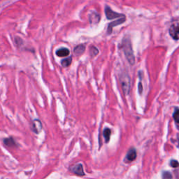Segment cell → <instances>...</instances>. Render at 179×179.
Here are the masks:
<instances>
[{
  "label": "cell",
  "mask_w": 179,
  "mask_h": 179,
  "mask_svg": "<svg viewBox=\"0 0 179 179\" xmlns=\"http://www.w3.org/2000/svg\"><path fill=\"white\" fill-rule=\"evenodd\" d=\"M121 47L123 49L124 55L131 65H134L135 63V57L133 53V50H132V46L131 43V41L129 38H124L122 40Z\"/></svg>",
  "instance_id": "cell-1"
},
{
  "label": "cell",
  "mask_w": 179,
  "mask_h": 179,
  "mask_svg": "<svg viewBox=\"0 0 179 179\" xmlns=\"http://www.w3.org/2000/svg\"><path fill=\"white\" fill-rule=\"evenodd\" d=\"M120 83H121L122 91L125 95L130 93V88H131V81H130V78L127 74H122L120 76Z\"/></svg>",
  "instance_id": "cell-2"
},
{
  "label": "cell",
  "mask_w": 179,
  "mask_h": 179,
  "mask_svg": "<svg viewBox=\"0 0 179 179\" xmlns=\"http://www.w3.org/2000/svg\"><path fill=\"white\" fill-rule=\"evenodd\" d=\"M105 14L108 20H113V19L118 18H121L124 16V15H123V14L118 13H116L115 11H113L109 7H108V6H106L105 7Z\"/></svg>",
  "instance_id": "cell-3"
},
{
  "label": "cell",
  "mask_w": 179,
  "mask_h": 179,
  "mask_svg": "<svg viewBox=\"0 0 179 179\" xmlns=\"http://www.w3.org/2000/svg\"><path fill=\"white\" fill-rule=\"evenodd\" d=\"M125 19H126L125 16H123V17L120 18L118 20H116V21L112 22V23L108 24V29H107V33L108 34V35L111 34L113 28L114 27H116V26L121 25V24H122L124 21H125Z\"/></svg>",
  "instance_id": "cell-4"
},
{
  "label": "cell",
  "mask_w": 179,
  "mask_h": 179,
  "mask_svg": "<svg viewBox=\"0 0 179 179\" xmlns=\"http://www.w3.org/2000/svg\"><path fill=\"white\" fill-rule=\"evenodd\" d=\"M169 35L175 40L179 39V25L177 24L172 25L169 28Z\"/></svg>",
  "instance_id": "cell-5"
},
{
  "label": "cell",
  "mask_w": 179,
  "mask_h": 179,
  "mask_svg": "<svg viewBox=\"0 0 179 179\" xmlns=\"http://www.w3.org/2000/svg\"><path fill=\"white\" fill-rule=\"evenodd\" d=\"M70 169H71V172H73L74 174L78 175V176H85V173H84L82 164H76V165L71 166V167L70 168Z\"/></svg>",
  "instance_id": "cell-6"
},
{
  "label": "cell",
  "mask_w": 179,
  "mask_h": 179,
  "mask_svg": "<svg viewBox=\"0 0 179 179\" xmlns=\"http://www.w3.org/2000/svg\"><path fill=\"white\" fill-rule=\"evenodd\" d=\"M32 130L35 132V134H39L41 132L42 130V124L41 122L39 120H35L33 122H32L31 125Z\"/></svg>",
  "instance_id": "cell-7"
},
{
  "label": "cell",
  "mask_w": 179,
  "mask_h": 179,
  "mask_svg": "<svg viewBox=\"0 0 179 179\" xmlns=\"http://www.w3.org/2000/svg\"><path fill=\"white\" fill-rule=\"evenodd\" d=\"M85 51V46L83 44H80V45L76 46L74 49V53L76 56H80L83 55L84 52Z\"/></svg>",
  "instance_id": "cell-8"
},
{
  "label": "cell",
  "mask_w": 179,
  "mask_h": 179,
  "mask_svg": "<svg viewBox=\"0 0 179 179\" xmlns=\"http://www.w3.org/2000/svg\"><path fill=\"white\" fill-rule=\"evenodd\" d=\"M69 50L67 48H61L56 51V55L58 57H67L69 55Z\"/></svg>",
  "instance_id": "cell-9"
},
{
  "label": "cell",
  "mask_w": 179,
  "mask_h": 179,
  "mask_svg": "<svg viewBox=\"0 0 179 179\" xmlns=\"http://www.w3.org/2000/svg\"><path fill=\"white\" fill-rule=\"evenodd\" d=\"M136 158V151L134 148H131L129 150L127 154L126 155V159L129 162H132L135 160Z\"/></svg>",
  "instance_id": "cell-10"
},
{
  "label": "cell",
  "mask_w": 179,
  "mask_h": 179,
  "mask_svg": "<svg viewBox=\"0 0 179 179\" xmlns=\"http://www.w3.org/2000/svg\"><path fill=\"white\" fill-rule=\"evenodd\" d=\"M4 144L8 147H15L18 146V144H16L15 139H13V138H7L4 140Z\"/></svg>",
  "instance_id": "cell-11"
},
{
  "label": "cell",
  "mask_w": 179,
  "mask_h": 179,
  "mask_svg": "<svg viewBox=\"0 0 179 179\" xmlns=\"http://www.w3.org/2000/svg\"><path fill=\"white\" fill-rule=\"evenodd\" d=\"M89 18H90V22L91 23H97L99 21L100 17L99 14L93 12L92 14H90Z\"/></svg>",
  "instance_id": "cell-12"
},
{
  "label": "cell",
  "mask_w": 179,
  "mask_h": 179,
  "mask_svg": "<svg viewBox=\"0 0 179 179\" xmlns=\"http://www.w3.org/2000/svg\"><path fill=\"white\" fill-rule=\"evenodd\" d=\"M110 134H111V131H110V130L109 128H106L105 130H104L103 135H104V138H105V141L106 143H108V141H109Z\"/></svg>",
  "instance_id": "cell-13"
},
{
  "label": "cell",
  "mask_w": 179,
  "mask_h": 179,
  "mask_svg": "<svg viewBox=\"0 0 179 179\" xmlns=\"http://www.w3.org/2000/svg\"><path fill=\"white\" fill-rule=\"evenodd\" d=\"M71 62H72V57H69L67 58H65V59H64L61 62L62 66L63 67H68L69 66H70V64H71Z\"/></svg>",
  "instance_id": "cell-14"
},
{
  "label": "cell",
  "mask_w": 179,
  "mask_h": 179,
  "mask_svg": "<svg viewBox=\"0 0 179 179\" xmlns=\"http://www.w3.org/2000/svg\"><path fill=\"white\" fill-rule=\"evenodd\" d=\"M90 53L92 57H94V56H96L98 53H99V51H98V49L96 47L92 46L90 49Z\"/></svg>",
  "instance_id": "cell-15"
},
{
  "label": "cell",
  "mask_w": 179,
  "mask_h": 179,
  "mask_svg": "<svg viewBox=\"0 0 179 179\" xmlns=\"http://www.w3.org/2000/svg\"><path fill=\"white\" fill-rule=\"evenodd\" d=\"M173 117H174L175 122L179 124V109H178V108H176V109L175 110V112L174 115H173Z\"/></svg>",
  "instance_id": "cell-16"
},
{
  "label": "cell",
  "mask_w": 179,
  "mask_h": 179,
  "mask_svg": "<svg viewBox=\"0 0 179 179\" xmlns=\"http://www.w3.org/2000/svg\"><path fill=\"white\" fill-rule=\"evenodd\" d=\"M162 178H172V175L169 172H164L162 174Z\"/></svg>",
  "instance_id": "cell-17"
},
{
  "label": "cell",
  "mask_w": 179,
  "mask_h": 179,
  "mask_svg": "<svg viewBox=\"0 0 179 179\" xmlns=\"http://www.w3.org/2000/svg\"><path fill=\"white\" fill-rule=\"evenodd\" d=\"M170 165L174 168H177L179 166V163L178 162V161L176 160H172L170 162Z\"/></svg>",
  "instance_id": "cell-18"
},
{
  "label": "cell",
  "mask_w": 179,
  "mask_h": 179,
  "mask_svg": "<svg viewBox=\"0 0 179 179\" xmlns=\"http://www.w3.org/2000/svg\"><path fill=\"white\" fill-rule=\"evenodd\" d=\"M143 92V86L141 83H138V92H139L140 94H141Z\"/></svg>",
  "instance_id": "cell-19"
}]
</instances>
